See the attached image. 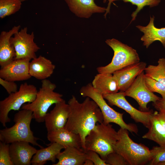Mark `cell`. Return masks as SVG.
I'll use <instances>...</instances> for the list:
<instances>
[{"instance_id":"f1b7e54d","label":"cell","mask_w":165,"mask_h":165,"mask_svg":"<svg viewBox=\"0 0 165 165\" xmlns=\"http://www.w3.org/2000/svg\"><path fill=\"white\" fill-rule=\"evenodd\" d=\"M150 151L152 158L149 165H158L165 162V146H153Z\"/></svg>"},{"instance_id":"d6986e66","label":"cell","mask_w":165,"mask_h":165,"mask_svg":"<svg viewBox=\"0 0 165 165\" xmlns=\"http://www.w3.org/2000/svg\"><path fill=\"white\" fill-rule=\"evenodd\" d=\"M154 16H150L149 22L147 26L138 25L136 26L144 34L141 40L147 48L153 42L157 41H160L165 48V28L156 27L154 24Z\"/></svg>"},{"instance_id":"277c9868","label":"cell","mask_w":165,"mask_h":165,"mask_svg":"<svg viewBox=\"0 0 165 165\" xmlns=\"http://www.w3.org/2000/svg\"><path fill=\"white\" fill-rule=\"evenodd\" d=\"M117 139L118 132L112 125L98 123L86 138V151H94L105 160L108 154L114 152Z\"/></svg>"},{"instance_id":"8992f818","label":"cell","mask_w":165,"mask_h":165,"mask_svg":"<svg viewBox=\"0 0 165 165\" xmlns=\"http://www.w3.org/2000/svg\"><path fill=\"white\" fill-rule=\"evenodd\" d=\"M105 42L113 50L114 55L110 63L97 68L98 73L112 74L129 65L140 62L137 51L132 47L114 38L107 39Z\"/></svg>"},{"instance_id":"74e56055","label":"cell","mask_w":165,"mask_h":165,"mask_svg":"<svg viewBox=\"0 0 165 165\" xmlns=\"http://www.w3.org/2000/svg\"><path fill=\"white\" fill-rule=\"evenodd\" d=\"M158 165H165V162L160 163Z\"/></svg>"},{"instance_id":"f35d334b","label":"cell","mask_w":165,"mask_h":165,"mask_svg":"<svg viewBox=\"0 0 165 165\" xmlns=\"http://www.w3.org/2000/svg\"><path fill=\"white\" fill-rule=\"evenodd\" d=\"M20 0L22 2L24 1H26V0Z\"/></svg>"},{"instance_id":"cb8c5ba5","label":"cell","mask_w":165,"mask_h":165,"mask_svg":"<svg viewBox=\"0 0 165 165\" xmlns=\"http://www.w3.org/2000/svg\"><path fill=\"white\" fill-rule=\"evenodd\" d=\"M148 131L142 138L152 140L160 146H165V128L156 117L154 112L150 117Z\"/></svg>"},{"instance_id":"52a82bcc","label":"cell","mask_w":165,"mask_h":165,"mask_svg":"<svg viewBox=\"0 0 165 165\" xmlns=\"http://www.w3.org/2000/svg\"><path fill=\"white\" fill-rule=\"evenodd\" d=\"M80 93L82 97H89L97 105L103 115L104 123H115L122 129H126L131 133L138 134L137 125L133 123H126L123 119V113L117 112L111 108L107 103L103 95L95 90L91 83L82 86L80 90Z\"/></svg>"},{"instance_id":"9a60e30c","label":"cell","mask_w":165,"mask_h":165,"mask_svg":"<svg viewBox=\"0 0 165 165\" xmlns=\"http://www.w3.org/2000/svg\"><path fill=\"white\" fill-rule=\"evenodd\" d=\"M29 143L17 141L10 143L9 152L13 165H30L33 156L37 150Z\"/></svg>"},{"instance_id":"836d02e7","label":"cell","mask_w":165,"mask_h":165,"mask_svg":"<svg viewBox=\"0 0 165 165\" xmlns=\"http://www.w3.org/2000/svg\"><path fill=\"white\" fill-rule=\"evenodd\" d=\"M155 115L160 123L165 128V111L163 110L154 112Z\"/></svg>"},{"instance_id":"4fadbf2b","label":"cell","mask_w":165,"mask_h":165,"mask_svg":"<svg viewBox=\"0 0 165 165\" xmlns=\"http://www.w3.org/2000/svg\"><path fill=\"white\" fill-rule=\"evenodd\" d=\"M70 108L65 101L55 104L53 109L45 116L44 121L47 132L64 128L70 113Z\"/></svg>"},{"instance_id":"4316f807","label":"cell","mask_w":165,"mask_h":165,"mask_svg":"<svg viewBox=\"0 0 165 165\" xmlns=\"http://www.w3.org/2000/svg\"><path fill=\"white\" fill-rule=\"evenodd\" d=\"M118 0H113V2ZM125 2H130L132 4L136 5L137 8L133 12L131 16L132 17L131 22L134 21L138 13L146 6H149L152 7L157 6L161 0H122Z\"/></svg>"},{"instance_id":"603a6c76","label":"cell","mask_w":165,"mask_h":165,"mask_svg":"<svg viewBox=\"0 0 165 165\" xmlns=\"http://www.w3.org/2000/svg\"><path fill=\"white\" fill-rule=\"evenodd\" d=\"M64 148V146L57 143H51L46 148H42L37 150L32 157L31 164L32 165H43L48 161H51L54 163L57 159V155L62 149Z\"/></svg>"},{"instance_id":"e575fe53","label":"cell","mask_w":165,"mask_h":165,"mask_svg":"<svg viewBox=\"0 0 165 165\" xmlns=\"http://www.w3.org/2000/svg\"><path fill=\"white\" fill-rule=\"evenodd\" d=\"M154 107L158 111L163 110L165 111V99L162 98L155 103H152Z\"/></svg>"},{"instance_id":"ffe728a7","label":"cell","mask_w":165,"mask_h":165,"mask_svg":"<svg viewBox=\"0 0 165 165\" xmlns=\"http://www.w3.org/2000/svg\"><path fill=\"white\" fill-rule=\"evenodd\" d=\"M55 68V65L50 60L40 55L30 62L29 72L31 77L42 80L50 77Z\"/></svg>"},{"instance_id":"8fae6325","label":"cell","mask_w":165,"mask_h":165,"mask_svg":"<svg viewBox=\"0 0 165 165\" xmlns=\"http://www.w3.org/2000/svg\"><path fill=\"white\" fill-rule=\"evenodd\" d=\"M103 96L108 101L109 104L116 106L124 110L136 123H142L148 129L149 128L150 117L154 112L152 110L148 112H143L136 109L127 101L123 92L119 91L115 94Z\"/></svg>"},{"instance_id":"ac0fdd59","label":"cell","mask_w":165,"mask_h":165,"mask_svg":"<svg viewBox=\"0 0 165 165\" xmlns=\"http://www.w3.org/2000/svg\"><path fill=\"white\" fill-rule=\"evenodd\" d=\"M47 138L51 143H57L65 148L68 147L82 148L80 136L64 128L47 132Z\"/></svg>"},{"instance_id":"e0dca14e","label":"cell","mask_w":165,"mask_h":165,"mask_svg":"<svg viewBox=\"0 0 165 165\" xmlns=\"http://www.w3.org/2000/svg\"><path fill=\"white\" fill-rule=\"evenodd\" d=\"M20 25L14 26L8 31H2L0 35V66L1 68L9 64L15 57L14 48L10 41L13 35L18 32Z\"/></svg>"},{"instance_id":"d590c367","label":"cell","mask_w":165,"mask_h":165,"mask_svg":"<svg viewBox=\"0 0 165 165\" xmlns=\"http://www.w3.org/2000/svg\"><path fill=\"white\" fill-rule=\"evenodd\" d=\"M107 1L108 2V6L106 8V11L104 14V16L106 18L107 15L110 12V6L111 3L113 2V0H103L104 3H105Z\"/></svg>"},{"instance_id":"44dd1931","label":"cell","mask_w":165,"mask_h":165,"mask_svg":"<svg viewBox=\"0 0 165 165\" xmlns=\"http://www.w3.org/2000/svg\"><path fill=\"white\" fill-rule=\"evenodd\" d=\"M91 84L95 90L103 96L115 94L119 91L118 82L112 74L98 73L95 76Z\"/></svg>"},{"instance_id":"d6a6232c","label":"cell","mask_w":165,"mask_h":165,"mask_svg":"<svg viewBox=\"0 0 165 165\" xmlns=\"http://www.w3.org/2000/svg\"><path fill=\"white\" fill-rule=\"evenodd\" d=\"M0 84L9 94L18 91L17 86L15 82L8 81L0 78Z\"/></svg>"},{"instance_id":"d4e9b609","label":"cell","mask_w":165,"mask_h":165,"mask_svg":"<svg viewBox=\"0 0 165 165\" xmlns=\"http://www.w3.org/2000/svg\"><path fill=\"white\" fill-rule=\"evenodd\" d=\"M157 65H149L146 67L145 75L165 85V58H160Z\"/></svg>"},{"instance_id":"3957f363","label":"cell","mask_w":165,"mask_h":165,"mask_svg":"<svg viewBox=\"0 0 165 165\" xmlns=\"http://www.w3.org/2000/svg\"><path fill=\"white\" fill-rule=\"evenodd\" d=\"M129 131L121 128L119 130L114 151L123 156L129 165L149 163L152 158L150 150L145 145L133 141L129 136Z\"/></svg>"},{"instance_id":"4dcf8cb0","label":"cell","mask_w":165,"mask_h":165,"mask_svg":"<svg viewBox=\"0 0 165 165\" xmlns=\"http://www.w3.org/2000/svg\"><path fill=\"white\" fill-rule=\"evenodd\" d=\"M105 161L108 165H129L123 156L115 152L108 154Z\"/></svg>"},{"instance_id":"8d00e7d4","label":"cell","mask_w":165,"mask_h":165,"mask_svg":"<svg viewBox=\"0 0 165 165\" xmlns=\"http://www.w3.org/2000/svg\"><path fill=\"white\" fill-rule=\"evenodd\" d=\"M83 165H94V164L91 160L87 158L85 161Z\"/></svg>"},{"instance_id":"7a4b0ae2","label":"cell","mask_w":165,"mask_h":165,"mask_svg":"<svg viewBox=\"0 0 165 165\" xmlns=\"http://www.w3.org/2000/svg\"><path fill=\"white\" fill-rule=\"evenodd\" d=\"M33 116L32 112L29 110L22 109L14 115L15 124L12 127L0 130V140L7 144L17 141L27 142L40 148L43 147L37 142L39 139L35 137L30 128Z\"/></svg>"},{"instance_id":"f546056e","label":"cell","mask_w":165,"mask_h":165,"mask_svg":"<svg viewBox=\"0 0 165 165\" xmlns=\"http://www.w3.org/2000/svg\"><path fill=\"white\" fill-rule=\"evenodd\" d=\"M9 144L0 142V165H13L9 152Z\"/></svg>"},{"instance_id":"5b68a950","label":"cell","mask_w":165,"mask_h":165,"mask_svg":"<svg viewBox=\"0 0 165 165\" xmlns=\"http://www.w3.org/2000/svg\"><path fill=\"white\" fill-rule=\"evenodd\" d=\"M56 85L47 79L42 80V86L38 91L35 100L25 104L22 109L29 110L33 112V118L38 123L44 121L47 111L53 104L64 100L63 95L54 91Z\"/></svg>"},{"instance_id":"30bf717a","label":"cell","mask_w":165,"mask_h":165,"mask_svg":"<svg viewBox=\"0 0 165 165\" xmlns=\"http://www.w3.org/2000/svg\"><path fill=\"white\" fill-rule=\"evenodd\" d=\"M124 95L134 99L139 106L140 110L148 112V103H155L159 100L160 97L150 91L147 87L145 81L144 72L140 74L130 86L123 92Z\"/></svg>"},{"instance_id":"9c48e42d","label":"cell","mask_w":165,"mask_h":165,"mask_svg":"<svg viewBox=\"0 0 165 165\" xmlns=\"http://www.w3.org/2000/svg\"><path fill=\"white\" fill-rule=\"evenodd\" d=\"M28 28L24 27L14 35L10 41L15 52L14 60L29 59L31 60L37 57L36 53L40 48L34 42V34L27 33Z\"/></svg>"},{"instance_id":"484cf974","label":"cell","mask_w":165,"mask_h":165,"mask_svg":"<svg viewBox=\"0 0 165 165\" xmlns=\"http://www.w3.org/2000/svg\"><path fill=\"white\" fill-rule=\"evenodd\" d=\"M22 2L20 0H0V17L13 14L20 9Z\"/></svg>"},{"instance_id":"7c38bea8","label":"cell","mask_w":165,"mask_h":165,"mask_svg":"<svg viewBox=\"0 0 165 165\" xmlns=\"http://www.w3.org/2000/svg\"><path fill=\"white\" fill-rule=\"evenodd\" d=\"M30 60L27 58L13 60L1 68L0 78L14 82L30 79L31 77L29 72Z\"/></svg>"},{"instance_id":"6da1fadb","label":"cell","mask_w":165,"mask_h":165,"mask_svg":"<svg viewBox=\"0 0 165 165\" xmlns=\"http://www.w3.org/2000/svg\"><path fill=\"white\" fill-rule=\"evenodd\" d=\"M68 104L70 113L64 128L80 136L82 148L85 151L86 138L97 123L103 122V115L96 103L88 97L80 103L72 95Z\"/></svg>"},{"instance_id":"ba28073f","label":"cell","mask_w":165,"mask_h":165,"mask_svg":"<svg viewBox=\"0 0 165 165\" xmlns=\"http://www.w3.org/2000/svg\"><path fill=\"white\" fill-rule=\"evenodd\" d=\"M38 90L34 85L26 82L21 84L18 91L9 94L0 101V122L3 127L10 122L9 113L11 110L19 111L26 103H30L35 99Z\"/></svg>"},{"instance_id":"83f0119b","label":"cell","mask_w":165,"mask_h":165,"mask_svg":"<svg viewBox=\"0 0 165 165\" xmlns=\"http://www.w3.org/2000/svg\"><path fill=\"white\" fill-rule=\"evenodd\" d=\"M145 79L146 84L149 90L153 93L160 94L162 98L165 99V85L151 77L145 75Z\"/></svg>"},{"instance_id":"5bb4252c","label":"cell","mask_w":165,"mask_h":165,"mask_svg":"<svg viewBox=\"0 0 165 165\" xmlns=\"http://www.w3.org/2000/svg\"><path fill=\"white\" fill-rule=\"evenodd\" d=\"M146 63L139 62L134 63L114 72L112 74L118 82L119 91H125L132 84L136 77L144 72Z\"/></svg>"},{"instance_id":"7402d4cb","label":"cell","mask_w":165,"mask_h":165,"mask_svg":"<svg viewBox=\"0 0 165 165\" xmlns=\"http://www.w3.org/2000/svg\"><path fill=\"white\" fill-rule=\"evenodd\" d=\"M58 162L53 165H83L87 159L86 152L82 148L68 147L57 156Z\"/></svg>"},{"instance_id":"2e32d148","label":"cell","mask_w":165,"mask_h":165,"mask_svg":"<svg viewBox=\"0 0 165 165\" xmlns=\"http://www.w3.org/2000/svg\"><path fill=\"white\" fill-rule=\"evenodd\" d=\"M69 9L76 16L88 18L94 13L105 12L106 8L97 6L95 0H64Z\"/></svg>"},{"instance_id":"1f68e13d","label":"cell","mask_w":165,"mask_h":165,"mask_svg":"<svg viewBox=\"0 0 165 165\" xmlns=\"http://www.w3.org/2000/svg\"><path fill=\"white\" fill-rule=\"evenodd\" d=\"M87 158L91 160L94 165H108L105 161L102 159L96 152L92 150L86 151Z\"/></svg>"}]
</instances>
